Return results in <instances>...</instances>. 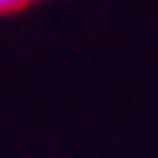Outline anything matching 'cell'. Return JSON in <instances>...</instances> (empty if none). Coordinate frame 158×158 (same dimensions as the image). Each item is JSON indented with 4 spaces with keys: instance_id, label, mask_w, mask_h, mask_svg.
I'll list each match as a JSON object with an SVG mask.
<instances>
[{
    "instance_id": "7a4b0ae2",
    "label": "cell",
    "mask_w": 158,
    "mask_h": 158,
    "mask_svg": "<svg viewBox=\"0 0 158 158\" xmlns=\"http://www.w3.org/2000/svg\"><path fill=\"white\" fill-rule=\"evenodd\" d=\"M25 3H29V0H25Z\"/></svg>"
},
{
    "instance_id": "6da1fadb",
    "label": "cell",
    "mask_w": 158,
    "mask_h": 158,
    "mask_svg": "<svg viewBox=\"0 0 158 158\" xmlns=\"http://www.w3.org/2000/svg\"><path fill=\"white\" fill-rule=\"evenodd\" d=\"M0 13H3V6H0Z\"/></svg>"
}]
</instances>
